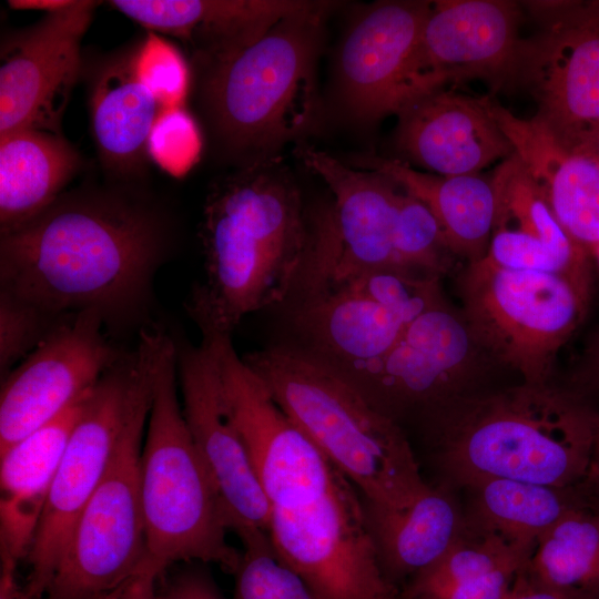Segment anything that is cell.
Instances as JSON below:
<instances>
[{
    "label": "cell",
    "instance_id": "41",
    "mask_svg": "<svg viewBox=\"0 0 599 599\" xmlns=\"http://www.w3.org/2000/svg\"><path fill=\"white\" fill-rule=\"evenodd\" d=\"M161 572L148 561L143 568L120 587V599H159L155 583Z\"/></svg>",
    "mask_w": 599,
    "mask_h": 599
},
{
    "label": "cell",
    "instance_id": "46",
    "mask_svg": "<svg viewBox=\"0 0 599 599\" xmlns=\"http://www.w3.org/2000/svg\"><path fill=\"white\" fill-rule=\"evenodd\" d=\"M94 599H120V588L111 591V592H108V593H104L102 596H99Z\"/></svg>",
    "mask_w": 599,
    "mask_h": 599
},
{
    "label": "cell",
    "instance_id": "8",
    "mask_svg": "<svg viewBox=\"0 0 599 599\" xmlns=\"http://www.w3.org/2000/svg\"><path fill=\"white\" fill-rule=\"evenodd\" d=\"M458 292L485 354L528 383L551 379L555 357L581 323L590 295L565 275L508 268L487 256L460 272Z\"/></svg>",
    "mask_w": 599,
    "mask_h": 599
},
{
    "label": "cell",
    "instance_id": "19",
    "mask_svg": "<svg viewBox=\"0 0 599 599\" xmlns=\"http://www.w3.org/2000/svg\"><path fill=\"white\" fill-rule=\"evenodd\" d=\"M397 116V149L437 175H474L514 153L485 98L441 88L419 97Z\"/></svg>",
    "mask_w": 599,
    "mask_h": 599
},
{
    "label": "cell",
    "instance_id": "28",
    "mask_svg": "<svg viewBox=\"0 0 599 599\" xmlns=\"http://www.w3.org/2000/svg\"><path fill=\"white\" fill-rule=\"evenodd\" d=\"M529 173L569 237L588 254H597L599 155L549 143L534 155Z\"/></svg>",
    "mask_w": 599,
    "mask_h": 599
},
{
    "label": "cell",
    "instance_id": "9",
    "mask_svg": "<svg viewBox=\"0 0 599 599\" xmlns=\"http://www.w3.org/2000/svg\"><path fill=\"white\" fill-rule=\"evenodd\" d=\"M495 366L463 313L446 300L407 324L380 357L339 373L379 413L418 425L450 400L486 387Z\"/></svg>",
    "mask_w": 599,
    "mask_h": 599
},
{
    "label": "cell",
    "instance_id": "20",
    "mask_svg": "<svg viewBox=\"0 0 599 599\" xmlns=\"http://www.w3.org/2000/svg\"><path fill=\"white\" fill-rule=\"evenodd\" d=\"M282 306L293 343L339 373L383 356L408 324L343 284L294 292Z\"/></svg>",
    "mask_w": 599,
    "mask_h": 599
},
{
    "label": "cell",
    "instance_id": "40",
    "mask_svg": "<svg viewBox=\"0 0 599 599\" xmlns=\"http://www.w3.org/2000/svg\"><path fill=\"white\" fill-rule=\"evenodd\" d=\"M571 386L589 398L592 394L599 395V333L587 351Z\"/></svg>",
    "mask_w": 599,
    "mask_h": 599
},
{
    "label": "cell",
    "instance_id": "34",
    "mask_svg": "<svg viewBox=\"0 0 599 599\" xmlns=\"http://www.w3.org/2000/svg\"><path fill=\"white\" fill-rule=\"evenodd\" d=\"M132 64L139 80L162 109L182 106L189 91L190 71L181 52L155 32H149L132 50Z\"/></svg>",
    "mask_w": 599,
    "mask_h": 599
},
{
    "label": "cell",
    "instance_id": "31",
    "mask_svg": "<svg viewBox=\"0 0 599 599\" xmlns=\"http://www.w3.org/2000/svg\"><path fill=\"white\" fill-rule=\"evenodd\" d=\"M243 546L233 599H321L307 582L276 554L268 532L250 530L237 536Z\"/></svg>",
    "mask_w": 599,
    "mask_h": 599
},
{
    "label": "cell",
    "instance_id": "36",
    "mask_svg": "<svg viewBox=\"0 0 599 599\" xmlns=\"http://www.w3.org/2000/svg\"><path fill=\"white\" fill-rule=\"evenodd\" d=\"M61 318H55L27 302L0 292L1 379L37 347Z\"/></svg>",
    "mask_w": 599,
    "mask_h": 599
},
{
    "label": "cell",
    "instance_id": "6",
    "mask_svg": "<svg viewBox=\"0 0 599 599\" xmlns=\"http://www.w3.org/2000/svg\"><path fill=\"white\" fill-rule=\"evenodd\" d=\"M140 487L149 564L161 573L177 561L215 564L235 572L241 551L226 539L217 491L186 426L176 345L165 334L153 366Z\"/></svg>",
    "mask_w": 599,
    "mask_h": 599
},
{
    "label": "cell",
    "instance_id": "10",
    "mask_svg": "<svg viewBox=\"0 0 599 599\" xmlns=\"http://www.w3.org/2000/svg\"><path fill=\"white\" fill-rule=\"evenodd\" d=\"M539 32L521 40L511 77L538 104L535 115L568 148L599 129V1H528Z\"/></svg>",
    "mask_w": 599,
    "mask_h": 599
},
{
    "label": "cell",
    "instance_id": "38",
    "mask_svg": "<svg viewBox=\"0 0 599 599\" xmlns=\"http://www.w3.org/2000/svg\"><path fill=\"white\" fill-rule=\"evenodd\" d=\"M159 599H222V597L209 573L195 568L176 575L159 595Z\"/></svg>",
    "mask_w": 599,
    "mask_h": 599
},
{
    "label": "cell",
    "instance_id": "33",
    "mask_svg": "<svg viewBox=\"0 0 599 599\" xmlns=\"http://www.w3.org/2000/svg\"><path fill=\"white\" fill-rule=\"evenodd\" d=\"M439 280V276L426 273L398 267H380L329 284H343L410 323L445 300Z\"/></svg>",
    "mask_w": 599,
    "mask_h": 599
},
{
    "label": "cell",
    "instance_id": "29",
    "mask_svg": "<svg viewBox=\"0 0 599 599\" xmlns=\"http://www.w3.org/2000/svg\"><path fill=\"white\" fill-rule=\"evenodd\" d=\"M526 571L545 586L599 597V511H568L538 539Z\"/></svg>",
    "mask_w": 599,
    "mask_h": 599
},
{
    "label": "cell",
    "instance_id": "23",
    "mask_svg": "<svg viewBox=\"0 0 599 599\" xmlns=\"http://www.w3.org/2000/svg\"><path fill=\"white\" fill-rule=\"evenodd\" d=\"M455 490L437 484L403 508L362 496L364 516L378 565L388 581L410 579L453 547L467 529Z\"/></svg>",
    "mask_w": 599,
    "mask_h": 599
},
{
    "label": "cell",
    "instance_id": "4",
    "mask_svg": "<svg viewBox=\"0 0 599 599\" xmlns=\"http://www.w3.org/2000/svg\"><path fill=\"white\" fill-rule=\"evenodd\" d=\"M243 359L363 498L403 508L429 488L405 429L324 361L293 342Z\"/></svg>",
    "mask_w": 599,
    "mask_h": 599
},
{
    "label": "cell",
    "instance_id": "39",
    "mask_svg": "<svg viewBox=\"0 0 599 599\" xmlns=\"http://www.w3.org/2000/svg\"><path fill=\"white\" fill-rule=\"evenodd\" d=\"M526 566L518 571L510 590L502 599H599L598 596L582 591L557 589L539 583L529 577Z\"/></svg>",
    "mask_w": 599,
    "mask_h": 599
},
{
    "label": "cell",
    "instance_id": "22",
    "mask_svg": "<svg viewBox=\"0 0 599 599\" xmlns=\"http://www.w3.org/2000/svg\"><path fill=\"white\" fill-rule=\"evenodd\" d=\"M92 389L0 454V557L16 562L27 559L61 458Z\"/></svg>",
    "mask_w": 599,
    "mask_h": 599
},
{
    "label": "cell",
    "instance_id": "42",
    "mask_svg": "<svg viewBox=\"0 0 599 599\" xmlns=\"http://www.w3.org/2000/svg\"><path fill=\"white\" fill-rule=\"evenodd\" d=\"M0 599H32L18 581V562L7 557H0Z\"/></svg>",
    "mask_w": 599,
    "mask_h": 599
},
{
    "label": "cell",
    "instance_id": "15",
    "mask_svg": "<svg viewBox=\"0 0 599 599\" xmlns=\"http://www.w3.org/2000/svg\"><path fill=\"white\" fill-rule=\"evenodd\" d=\"M432 1H380L353 23L338 54L337 85L347 114L369 124L419 98L418 43Z\"/></svg>",
    "mask_w": 599,
    "mask_h": 599
},
{
    "label": "cell",
    "instance_id": "21",
    "mask_svg": "<svg viewBox=\"0 0 599 599\" xmlns=\"http://www.w3.org/2000/svg\"><path fill=\"white\" fill-rule=\"evenodd\" d=\"M304 0H114L110 4L151 32L179 38L202 62L260 40L282 19L313 7Z\"/></svg>",
    "mask_w": 599,
    "mask_h": 599
},
{
    "label": "cell",
    "instance_id": "11",
    "mask_svg": "<svg viewBox=\"0 0 599 599\" xmlns=\"http://www.w3.org/2000/svg\"><path fill=\"white\" fill-rule=\"evenodd\" d=\"M267 532L277 556L321 599H400L378 565L361 494L344 475L316 500L271 510Z\"/></svg>",
    "mask_w": 599,
    "mask_h": 599
},
{
    "label": "cell",
    "instance_id": "24",
    "mask_svg": "<svg viewBox=\"0 0 599 599\" xmlns=\"http://www.w3.org/2000/svg\"><path fill=\"white\" fill-rule=\"evenodd\" d=\"M161 109L134 72L132 50L101 64L90 92L91 128L102 164L111 173L131 176L143 169Z\"/></svg>",
    "mask_w": 599,
    "mask_h": 599
},
{
    "label": "cell",
    "instance_id": "5",
    "mask_svg": "<svg viewBox=\"0 0 599 599\" xmlns=\"http://www.w3.org/2000/svg\"><path fill=\"white\" fill-rule=\"evenodd\" d=\"M332 3L291 14L260 40L202 62L201 100L219 143L244 165L276 159L316 114V61Z\"/></svg>",
    "mask_w": 599,
    "mask_h": 599
},
{
    "label": "cell",
    "instance_id": "32",
    "mask_svg": "<svg viewBox=\"0 0 599 599\" xmlns=\"http://www.w3.org/2000/svg\"><path fill=\"white\" fill-rule=\"evenodd\" d=\"M394 250L399 268L439 277L448 270L449 255H453L430 210L403 190L396 215Z\"/></svg>",
    "mask_w": 599,
    "mask_h": 599
},
{
    "label": "cell",
    "instance_id": "48",
    "mask_svg": "<svg viewBox=\"0 0 599 599\" xmlns=\"http://www.w3.org/2000/svg\"><path fill=\"white\" fill-rule=\"evenodd\" d=\"M597 443H599V432H598V438H597Z\"/></svg>",
    "mask_w": 599,
    "mask_h": 599
},
{
    "label": "cell",
    "instance_id": "25",
    "mask_svg": "<svg viewBox=\"0 0 599 599\" xmlns=\"http://www.w3.org/2000/svg\"><path fill=\"white\" fill-rule=\"evenodd\" d=\"M362 165L384 174L423 202L436 217L453 255L469 263L487 254L495 215L490 180L478 174H428L402 161L379 158H367Z\"/></svg>",
    "mask_w": 599,
    "mask_h": 599
},
{
    "label": "cell",
    "instance_id": "35",
    "mask_svg": "<svg viewBox=\"0 0 599 599\" xmlns=\"http://www.w3.org/2000/svg\"><path fill=\"white\" fill-rule=\"evenodd\" d=\"M202 136L183 108L161 109L148 140V154L166 173L181 177L197 162Z\"/></svg>",
    "mask_w": 599,
    "mask_h": 599
},
{
    "label": "cell",
    "instance_id": "17",
    "mask_svg": "<svg viewBox=\"0 0 599 599\" xmlns=\"http://www.w3.org/2000/svg\"><path fill=\"white\" fill-rule=\"evenodd\" d=\"M520 6L508 0L432 2L415 63L419 97L471 78L511 77L521 40Z\"/></svg>",
    "mask_w": 599,
    "mask_h": 599
},
{
    "label": "cell",
    "instance_id": "44",
    "mask_svg": "<svg viewBox=\"0 0 599 599\" xmlns=\"http://www.w3.org/2000/svg\"><path fill=\"white\" fill-rule=\"evenodd\" d=\"M587 481L595 494H599V443L596 445L592 467Z\"/></svg>",
    "mask_w": 599,
    "mask_h": 599
},
{
    "label": "cell",
    "instance_id": "26",
    "mask_svg": "<svg viewBox=\"0 0 599 599\" xmlns=\"http://www.w3.org/2000/svg\"><path fill=\"white\" fill-rule=\"evenodd\" d=\"M80 166V154L61 133L21 129L0 135V231L55 202Z\"/></svg>",
    "mask_w": 599,
    "mask_h": 599
},
{
    "label": "cell",
    "instance_id": "16",
    "mask_svg": "<svg viewBox=\"0 0 599 599\" xmlns=\"http://www.w3.org/2000/svg\"><path fill=\"white\" fill-rule=\"evenodd\" d=\"M183 416L217 491L229 530H268L271 507L223 397L209 342L175 343Z\"/></svg>",
    "mask_w": 599,
    "mask_h": 599
},
{
    "label": "cell",
    "instance_id": "1",
    "mask_svg": "<svg viewBox=\"0 0 599 599\" xmlns=\"http://www.w3.org/2000/svg\"><path fill=\"white\" fill-rule=\"evenodd\" d=\"M154 213L114 192L62 194L0 237L1 290L61 318L104 319L144 297L163 248Z\"/></svg>",
    "mask_w": 599,
    "mask_h": 599
},
{
    "label": "cell",
    "instance_id": "3",
    "mask_svg": "<svg viewBox=\"0 0 599 599\" xmlns=\"http://www.w3.org/2000/svg\"><path fill=\"white\" fill-rule=\"evenodd\" d=\"M200 237L204 281L187 311L202 335H231L246 315L284 304L307 256L311 223L275 159L243 165L211 186Z\"/></svg>",
    "mask_w": 599,
    "mask_h": 599
},
{
    "label": "cell",
    "instance_id": "12",
    "mask_svg": "<svg viewBox=\"0 0 599 599\" xmlns=\"http://www.w3.org/2000/svg\"><path fill=\"white\" fill-rule=\"evenodd\" d=\"M132 366L131 355L99 379L72 430L26 559L24 586L32 599L44 596L74 525L108 468L126 416Z\"/></svg>",
    "mask_w": 599,
    "mask_h": 599
},
{
    "label": "cell",
    "instance_id": "13",
    "mask_svg": "<svg viewBox=\"0 0 599 599\" xmlns=\"http://www.w3.org/2000/svg\"><path fill=\"white\" fill-rule=\"evenodd\" d=\"M98 311L62 317L2 379L0 454L89 393L119 361Z\"/></svg>",
    "mask_w": 599,
    "mask_h": 599
},
{
    "label": "cell",
    "instance_id": "47",
    "mask_svg": "<svg viewBox=\"0 0 599 599\" xmlns=\"http://www.w3.org/2000/svg\"><path fill=\"white\" fill-rule=\"evenodd\" d=\"M591 506L599 511V494H592Z\"/></svg>",
    "mask_w": 599,
    "mask_h": 599
},
{
    "label": "cell",
    "instance_id": "7",
    "mask_svg": "<svg viewBox=\"0 0 599 599\" xmlns=\"http://www.w3.org/2000/svg\"><path fill=\"white\" fill-rule=\"evenodd\" d=\"M156 344L133 354L126 416L108 468L77 520L45 599H94L120 588L148 560L140 458Z\"/></svg>",
    "mask_w": 599,
    "mask_h": 599
},
{
    "label": "cell",
    "instance_id": "27",
    "mask_svg": "<svg viewBox=\"0 0 599 599\" xmlns=\"http://www.w3.org/2000/svg\"><path fill=\"white\" fill-rule=\"evenodd\" d=\"M464 490L468 528L490 532L519 545L538 539L568 511L591 505L586 481L557 487L508 478L477 481Z\"/></svg>",
    "mask_w": 599,
    "mask_h": 599
},
{
    "label": "cell",
    "instance_id": "2",
    "mask_svg": "<svg viewBox=\"0 0 599 599\" xmlns=\"http://www.w3.org/2000/svg\"><path fill=\"white\" fill-rule=\"evenodd\" d=\"M417 429L453 490L489 478L568 487L590 474L599 412L571 385L522 380L459 396Z\"/></svg>",
    "mask_w": 599,
    "mask_h": 599
},
{
    "label": "cell",
    "instance_id": "30",
    "mask_svg": "<svg viewBox=\"0 0 599 599\" xmlns=\"http://www.w3.org/2000/svg\"><path fill=\"white\" fill-rule=\"evenodd\" d=\"M536 546L512 544L490 532L468 528L436 562L416 573L400 592V599H419L498 568L530 560Z\"/></svg>",
    "mask_w": 599,
    "mask_h": 599
},
{
    "label": "cell",
    "instance_id": "18",
    "mask_svg": "<svg viewBox=\"0 0 599 599\" xmlns=\"http://www.w3.org/2000/svg\"><path fill=\"white\" fill-rule=\"evenodd\" d=\"M490 181L495 215L485 256L508 268L565 275L590 291L589 254L560 226L515 153L497 166Z\"/></svg>",
    "mask_w": 599,
    "mask_h": 599
},
{
    "label": "cell",
    "instance_id": "45",
    "mask_svg": "<svg viewBox=\"0 0 599 599\" xmlns=\"http://www.w3.org/2000/svg\"><path fill=\"white\" fill-rule=\"evenodd\" d=\"M577 149H586L595 152L597 155H599V129L593 132L583 143L581 146Z\"/></svg>",
    "mask_w": 599,
    "mask_h": 599
},
{
    "label": "cell",
    "instance_id": "43",
    "mask_svg": "<svg viewBox=\"0 0 599 599\" xmlns=\"http://www.w3.org/2000/svg\"><path fill=\"white\" fill-rule=\"evenodd\" d=\"M70 0H13L8 3L14 9H34L50 12L67 6Z\"/></svg>",
    "mask_w": 599,
    "mask_h": 599
},
{
    "label": "cell",
    "instance_id": "14",
    "mask_svg": "<svg viewBox=\"0 0 599 599\" xmlns=\"http://www.w3.org/2000/svg\"><path fill=\"white\" fill-rule=\"evenodd\" d=\"M97 6L94 1H70L2 39L0 135L21 129L60 133L80 71L81 40Z\"/></svg>",
    "mask_w": 599,
    "mask_h": 599
},
{
    "label": "cell",
    "instance_id": "37",
    "mask_svg": "<svg viewBox=\"0 0 599 599\" xmlns=\"http://www.w3.org/2000/svg\"><path fill=\"white\" fill-rule=\"evenodd\" d=\"M526 565L505 566L419 599H502Z\"/></svg>",
    "mask_w": 599,
    "mask_h": 599
}]
</instances>
